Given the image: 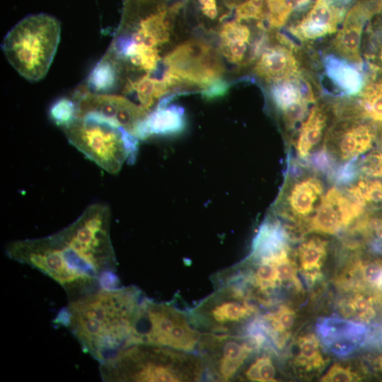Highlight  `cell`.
I'll return each mask as SVG.
<instances>
[{
	"label": "cell",
	"instance_id": "6da1fadb",
	"mask_svg": "<svg viewBox=\"0 0 382 382\" xmlns=\"http://www.w3.org/2000/svg\"><path fill=\"white\" fill-rule=\"evenodd\" d=\"M110 229L108 206L95 203L52 235L9 243L6 254L52 279L72 299L100 286L117 284Z\"/></svg>",
	"mask_w": 382,
	"mask_h": 382
},
{
	"label": "cell",
	"instance_id": "7a4b0ae2",
	"mask_svg": "<svg viewBox=\"0 0 382 382\" xmlns=\"http://www.w3.org/2000/svg\"><path fill=\"white\" fill-rule=\"evenodd\" d=\"M144 298L133 285L100 286L70 299L54 323L66 328L100 363L127 343Z\"/></svg>",
	"mask_w": 382,
	"mask_h": 382
},
{
	"label": "cell",
	"instance_id": "3957f363",
	"mask_svg": "<svg viewBox=\"0 0 382 382\" xmlns=\"http://www.w3.org/2000/svg\"><path fill=\"white\" fill-rule=\"evenodd\" d=\"M105 382L199 381L205 377L200 356L171 348L132 344L100 363Z\"/></svg>",
	"mask_w": 382,
	"mask_h": 382
},
{
	"label": "cell",
	"instance_id": "277c9868",
	"mask_svg": "<svg viewBox=\"0 0 382 382\" xmlns=\"http://www.w3.org/2000/svg\"><path fill=\"white\" fill-rule=\"evenodd\" d=\"M60 33V23L54 17L45 13L30 15L7 33L2 50L19 74L29 81H37L49 70Z\"/></svg>",
	"mask_w": 382,
	"mask_h": 382
},
{
	"label": "cell",
	"instance_id": "5b68a950",
	"mask_svg": "<svg viewBox=\"0 0 382 382\" xmlns=\"http://www.w3.org/2000/svg\"><path fill=\"white\" fill-rule=\"evenodd\" d=\"M63 129L73 146L109 173H117L125 161H134L139 139L109 119L85 114Z\"/></svg>",
	"mask_w": 382,
	"mask_h": 382
},
{
	"label": "cell",
	"instance_id": "8992f818",
	"mask_svg": "<svg viewBox=\"0 0 382 382\" xmlns=\"http://www.w3.org/2000/svg\"><path fill=\"white\" fill-rule=\"evenodd\" d=\"M201 336L202 332L192 325L187 312L172 303L156 302L144 296L126 345L148 344L195 352Z\"/></svg>",
	"mask_w": 382,
	"mask_h": 382
},
{
	"label": "cell",
	"instance_id": "52a82bcc",
	"mask_svg": "<svg viewBox=\"0 0 382 382\" xmlns=\"http://www.w3.org/2000/svg\"><path fill=\"white\" fill-rule=\"evenodd\" d=\"M254 301L243 286L228 282L216 285L212 294L187 313L201 332L240 334L257 312Z\"/></svg>",
	"mask_w": 382,
	"mask_h": 382
},
{
	"label": "cell",
	"instance_id": "ba28073f",
	"mask_svg": "<svg viewBox=\"0 0 382 382\" xmlns=\"http://www.w3.org/2000/svg\"><path fill=\"white\" fill-rule=\"evenodd\" d=\"M205 369V378L230 381L255 350L253 339L247 334L202 332L197 349Z\"/></svg>",
	"mask_w": 382,
	"mask_h": 382
},
{
	"label": "cell",
	"instance_id": "9c48e42d",
	"mask_svg": "<svg viewBox=\"0 0 382 382\" xmlns=\"http://www.w3.org/2000/svg\"><path fill=\"white\" fill-rule=\"evenodd\" d=\"M168 69L201 89L221 79L224 66L219 52L200 40H188L168 53L162 61Z\"/></svg>",
	"mask_w": 382,
	"mask_h": 382
},
{
	"label": "cell",
	"instance_id": "30bf717a",
	"mask_svg": "<svg viewBox=\"0 0 382 382\" xmlns=\"http://www.w3.org/2000/svg\"><path fill=\"white\" fill-rule=\"evenodd\" d=\"M316 174L301 172L287 175L273 205L275 216L295 224L294 228L300 231L324 195L323 182Z\"/></svg>",
	"mask_w": 382,
	"mask_h": 382
},
{
	"label": "cell",
	"instance_id": "8fae6325",
	"mask_svg": "<svg viewBox=\"0 0 382 382\" xmlns=\"http://www.w3.org/2000/svg\"><path fill=\"white\" fill-rule=\"evenodd\" d=\"M378 128L364 119L342 118L327 132L323 149L335 164L354 161L372 148Z\"/></svg>",
	"mask_w": 382,
	"mask_h": 382
},
{
	"label": "cell",
	"instance_id": "7c38bea8",
	"mask_svg": "<svg viewBox=\"0 0 382 382\" xmlns=\"http://www.w3.org/2000/svg\"><path fill=\"white\" fill-rule=\"evenodd\" d=\"M76 116L88 113L109 119L137 137L139 127L150 112L120 95L98 93L81 88L74 101Z\"/></svg>",
	"mask_w": 382,
	"mask_h": 382
},
{
	"label": "cell",
	"instance_id": "4fadbf2b",
	"mask_svg": "<svg viewBox=\"0 0 382 382\" xmlns=\"http://www.w3.org/2000/svg\"><path fill=\"white\" fill-rule=\"evenodd\" d=\"M365 209L346 192L332 187L323 195L315 214L303 224L302 231L336 234L350 226L365 213Z\"/></svg>",
	"mask_w": 382,
	"mask_h": 382
},
{
	"label": "cell",
	"instance_id": "5bb4252c",
	"mask_svg": "<svg viewBox=\"0 0 382 382\" xmlns=\"http://www.w3.org/2000/svg\"><path fill=\"white\" fill-rule=\"evenodd\" d=\"M382 8V0H359L347 13L333 40V48L342 57L361 64V42L364 27Z\"/></svg>",
	"mask_w": 382,
	"mask_h": 382
},
{
	"label": "cell",
	"instance_id": "9a60e30c",
	"mask_svg": "<svg viewBox=\"0 0 382 382\" xmlns=\"http://www.w3.org/2000/svg\"><path fill=\"white\" fill-rule=\"evenodd\" d=\"M351 0H316L291 33L302 41L316 40L337 31Z\"/></svg>",
	"mask_w": 382,
	"mask_h": 382
},
{
	"label": "cell",
	"instance_id": "2e32d148",
	"mask_svg": "<svg viewBox=\"0 0 382 382\" xmlns=\"http://www.w3.org/2000/svg\"><path fill=\"white\" fill-rule=\"evenodd\" d=\"M316 333L326 349L336 356L346 357L366 342L368 329L362 322L328 317L318 321Z\"/></svg>",
	"mask_w": 382,
	"mask_h": 382
},
{
	"label": "cell",
	"instance_id": "e0dca14e",
	"mask_svg": "<svg viewBox=\"0 0 382 382\" xmlns=\"http://www.w3.org/2000/svg\"><path fill=\"white\" fill-rule=\"evenodd\" d=\"M270 94L288 129L304 119L309 105L315 100L309 86L300 76L274 82Z\"/></svg>",
	"mask_w": 382,
	"mask_h": 382
},
{
	"label": "cell",
	"instance_id": "ac0fdd59",
	"mask_svg": "<svg viewBox=\"0 0 382 382\" xmlns=\"http://www.w3.org/2000/svg\"><path fill=\"white\" fill-rule=\"evenodd\" d=\"M253 70L260 78L274 83L300 75L296 58L291 50L280 45L264 50Z\"/></svg>",
	"mask_w": 382,
	"mask_h": 382
},
{
	"label": "cell",
	"instance_id": "d6986e66",
	"mask_svg": "<svg viewBox=\"0 0 382 382\" xmlns=\"http://www.w3.org/2000/svg\"><path fill=\"white\" fill-rule=\"evenodd\" d=\"M185 110L177 105L156 106L139 127L137 137L170 135L181 132L185 127Z\"/></svg>",
	"mask_w": 382,
	"mask_h": 382
},
{
	"label": "cell",
	"instance_id": "ffe728a7",
	"mask_svg": "<svg viewBox=\"0 0 382 382\" xmlns=\"http://www.w3.org/2000/svg\"><path fill=\"white\" fill-rule=\"evenodd\" d=\"M328 112L321 105H315L302 122L294 144L297 156L308 161L311 153L320 143L328 124Z\"/></svg>",
	"mask_w": 382,
	"mask_h": 382
},
{
	"label": "cell",
	"instance_id": "44dd1931",
	"mask_svg": "<svg viewBox=\"0 0 382 382\" xmlns=\"http://www.w3.org/2000/svg\"><path fill=\"white\" fill-rule=\"evenodd\" d=\"M342 117H358L382 124V78L374 76L365 83L357 101L342 111Z\"/></svg>",
	"mask_w": 382,
	"mask_h": 382
},
{
	"label": "cell",
	"instance_id": "7402d4cb",
	"mask_svg": "<svg viewBox=\"0 0 382 382\" xmlns=\"http://www.w3.org/2000/svg\"><path fill=\"white\" fill-rule=\"evenodd\" d=\"M323 66L327 77L342 93L354 96L362 90L364 76L354 65L329 54L323 59Z\"/></svg>",
	"mask_w": 382,
	"mask_h": 382
},
{
	"label": "cell",
	"instance_id": "603a6c76",
	"mask_svg": "<svg viewBox=\"0 0 382 382\" xmlns=\"http://www.w3.org/2000/svg\"><path fill=\"white\" fill-rule=\"evenodd\" d=\"M219 51L230 62L241 64L250 37L249 28L238 21L225 23L221 28Z\"/></svg>",
	"mask_w": 382,
	"mask_h": 382
},
{
	"label": "cell",
	"instance_id": "cb8c5ba5",
	"mask_svg": "<svg viewBox=\"0 0 382 382\" xmlns=\"http://www.w3.org/2000/svg\"><path fill=\"white\" fill-rule=\"evenodd\" d=\"M328 243L323 238L313 236L299 246L297 254L300 270L311 284L322 277L321 268L328 254Z\"/></svg>",
	"mask_w": 382,
	"mask_h": 382
},
{
	"label": "cell",
	"instance_id": "d4e9b609",
	"mask_svg": "<svg viewBox=\"0 0 382 382\" xmlns=\"http://www.w3.org/2000/svg\"><path fill=\"white\" fill-rule=\"evenodd\" d=\"M357 177L347 185L345 192L365 209L371 211L382 209V180Z\"/></svg>",
	"mask_w": 382,
	"mask_h": 382
},
{
	"label": "cell",
	"instance_id": "484cf974",
	"mask_svg": "<svg viewBox=\"0 0 382 382\" xmlns=\"http://www.w3.org/2000/svg\"><path fill=\"white\" fill-rule=\"evenodd\" d=\"M354 276L358 288L369 291L376 299H382V258L354 260Z\"/></svg>",
	"mask_w": 382,
	"mask_h": 382
},
{
	"label": "cell",
	"instance_id": "4316f807",
	"mask_svg": "<svg viewBox=\"0 0 382 382\" xmlns=\"http://www.w3.org/2000/svg\"><path fill=\"white\" fill-rule=\"evenodd\" d=\"M320 341L314 334L299 337L296 346L299 353L294 358V364L306 372L318 371L324 367L327 360L323 357Z\"/></svg>",
	"mask_w": 382,
	"mask_h": 382
},
{
	"label": "cell",
	"instance_id": "83f0119b",
	"mask_svg": "<svg viewBox=\"0 0 382 382\" xmlns=\"http://www.w3.org/2000/svg\"><path fill=\"white\" fill-rule=\"evenodd\" d=\"M374 299H376L374 296L357 293L342 302L341 312L346 318H352L359 322L368 323L376 315Z\"/></svg>",
	"mask_w": 382,
	"mask_h": 382
},
{
	"label": "cell",
	"instance_id": "f1b7e54d",
	"mask_svg": "<svg viewBox=\"0 0 382 382\" xmlns=\"http://www.w3.org/2000/svg\"><path fill=\"white\" fill-rule=\"evenodd\" d=\"M276 369L271 357L263 354L256 358L244 371L246 380L258 382L276 381Z\"/></svg>",
	"mask_w": 382,
	"mask_h": 382
},
{
	"label": "cell",
	"instance_id": "f546056e",
	"mask_svg": "<svg viewBox=\"0 0 382 382\" xmlns=\"http://www.w3.org/2000/svg\"><path fill=\"white\" fill-rule=\"evenodd\" d=\"M376 15L371 27V52L368 57L371 69L382 77V8Z\"/></svg>",
	"mask_w": 382,
	"mask_h": 382
},
{
	"label": "cell",
	"instance_id": "4dcf8cb0",
	"mask_svg": "<svg viewBox=\"0 0 382 382\" xmlns=\"http://www.w3.org/2000/svg\"><path fill=\"white\" fill-rule=\"evenodd\" d=\"M357 176L382 180V151L375 149L355 162Z\"/></svg>",
	"mask_w": 382,
	"mask_h": 382
},
{
	"label": "cell",
	"instance_id": "1f68e13d",
	"mask_svg": "<svg viewBox=\"0 0 382 382\" xmlns=\"http://www.w3.org/2000/svg\"><path fill=\"white\" fill-rule=\"evenodd\" d=\"M77 115L74 102L67 98L57 100L50 109V115L56 124L64 127L70 124Z\"/></svg>",
	"mask_w": 382,
	"mask_h": 382
},
{
	"label": "cell",
	"instance_id": "d6a6232c",
	"mask_svg": "<svg viewBox=\"0 0 382 382\" xmlns=\"http://www.w3.org/2000/svg\"><path fill=\"white\" fill-rule=\"evenodd\" d=\"M360 378L351 370L340 364H334L322 376L320 381L326 382H349L357 381Z\"/></svg>",
	"mask_w": 382,
	"mask_h": 382
},
{
	"label": "cell",
	"instance_id": "836d02e7",
	"mask_svg": "<svg viewBox=\"0 0 382 382\" xmlns=\"http://www.w3.org/2000/svg\"><path fill=\"white\" fill-rule=\"evenodd\" d=\"M229 88L230 84L228 82L219 79L208 85L201 93L207 99H214L224 96L228 93Z\"/></svg>",
	"mask_w": 382,
	"mask_h": 382
},
{
	"label": "cell",
	"instance_id": "e575fe53",
	"mask_svg": "<svg viewBox=\"0 0 382 382\" xmlns=\"http://www.w3.org/2000/svg\"><path fill=\"white\" fill-rule=\"evenodd\" d=\"M202 13L209 18L214 20L218 16V10L216 0H197Z\"/></svg>",
	"mask_w": 382,
	"mask_h": 382
},
{
	"label": "cell",
	"instance_id": "d590c367",
	"mask_svg": "<svg viewBox=\"0 0 382 382\" xmlns=\"http://www.w3.org/2000/svg\"><path fill=\"white\" fill-rule=\"evenodd\" d=\"M369 341L376 346L382 347V324L376 328L374 332L370 336Z\"/></svg>",
	"mask_w": 382,
	"mask_h": 382
},
{
	"label": "cell",
	"instance_id": "8d00e7d4",
	"mask_svg": "<svg viewBox=\"0 0 382 382\" xmlns=\"http://www.w3.org/2000/svg\"><path fill=\"white\" fill-rule=\"evenodd\" d=\"M376 141L380 149L382 151V125L378 128Z\"/></svg>",
	"mask_w": 382,
	"mask_h": 382
},
{
	"label": "cell",
	"instance_id": "74e56055",
	"mask_svg": "<svg viewBox=\"0 0 382 382\" xmlns=\"http://www.w3.org/2000/svg\"><path fill=\"white\" fill-rule=\"evenodd\" d=\"M241 0H224L226 6L229 8L236 7Z\"/></svg>",
	"mask_w": 382,
	"mask_h": 382
},
{
	"label": "cell",
	"instance_id": "f35d334b",
	"mask_svg": "<svg viewBox=\"0 0 382 382\" xmlns=\"http://www.w3.org/2000/svg\"><path fill=\"white\" fill-rule=\"evenodd\" d=\"M375 363L378 371L382 374V354L378 356L376 359Z\"/></svg>",
	"mask_w": 382,
	"mask_h": 382
},
{
	"label": "cell",
	"instance_id": "ab89813d",
	"mask_svg": "<svg viewBox=\"0 0 382 382\" xmlns=\"http://www.w3.org/2000/svg\"><path fill=\"white\" fill-rule=\"evenodd\" d=\"M151 1H167V0H151Z\"/></svg>",
	"mask_w": 382,
	"mask_h": 382
}]
</instances>
